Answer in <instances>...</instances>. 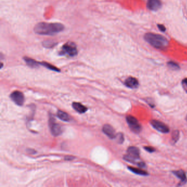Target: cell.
<instances>
[{
  "label": "cell",
  "instance_id": "cell-12",
  "mask_svg": "<svg viewBox=\"0 0 187 187\" xmlns=\"http://www.w3.org/2000/svg\"><path fill=\"white\" fill-rule=\"evenodd\" d=\"M125 86L130 89H137L139 86V82L135 77H129L125 80Z\"/></svg>",
  "mask_w": 187,
  "mask_h": 187
},
{
  "label": "cell",
  "instance_id": "cell-2",
  "mask_svg": "<svg viewBox=\"0 0 187 187\" xmlns=\"http://www.w3.org/2000/svg\"><path fill=\"white\" fill-rule=\"evenodd\" d=\"M144 39L150 45L157 49L163 50L169 46L167 39L159 34L147 33L144 35Z\"/></svg>",
  "mask_w": 187,
  "mask_h": 187
},
{
  "label": "cell",
  "instance_id": "cell-19",
  "mask_svg": "<svg viewBox=\"0 0 187 187\" xmlns=\"http://www.w3.org/2000/svg\"><path fill=\"white\" fill-rule=\"evenodd\" d=\"M167 65L169 66V68L171 69L172 70H177L180 69L179 66L178 65V64L176 63L175 62H169L167 63Z\"/></svg>",
  "mask_w": 187,
  "mask_h": 187
},
{
  "label": "cell",
  "instance_id": "cell-26",
  "mask_svg": "<svg viewBox=\"0 0 187 187\" xmlns=\"http://www.w3.org/2000/svg\"><path fill=\"white\" fill-rule=\"evenodd\" d=\"M186 120H187V116H186Z\"/></svg>",
  "mask_w": 187,
  "mask_h": 187
},
{
  "label": "cell",
  "instance_id": "cell-22",
  "mask_svg": "<svg viewBox=\"0 0 187 187\" xmlns=\"http://www.w3.org/2000/svg\"><path fill=\"white\" fill-rule=\"evenodd\" d=\"M144 149L146 150V151L148 152L149 153H154L156 150L155 149L152 147H144Z\"/></svg>",
  "mask_w": 187,
  "mask_h": 187
},
{
  "label": "cell",
  "instance_id": "cell-11",
  "mask_svg": "<svg viewBox=\"0 0 187 187\" xmlns=\"http://www.w3.org/2000/svg\"><path fill=\"white\" fill-rule=\"evenodd\" d=\"M172 173L177 177L181 179L180 183L178 184V186H182L185 184H186L187 182V176L184 171L183 170H179V171H173Z\"/></svg>",
  "mask_w": 187,
  "mask_h": 187
},
{
  "label": "cell",
  "instance_id": "cell-13",
  "mask_svg": "<svg viewBox=\"0 0 187 187\" xmlns=\"http://www.w3.org/2000/svg\"><path fill=\"white\" fill-rule=\"evenodd\" d=\"M72 106L75 110L80 114H83L87 111V108L82 104H81L80 103L74 102L72 104Z\"/></svg>",
  "mask_w": 187,
  "mask_h": 187
},
{
  "label": "cell",
  "instance_id": "cell-17",
  "mask_svg": "<svg viewBox=\"0 0 187 187\" xmlns=\"http://www.w3.org/2000/svg\"><path fill=\"white\" fill-rule=\"evenodd\" d=\"M179 137V132L178 130L174 131L172 134V137H171V142L172 144H175L178 140Z\"/></svg>",
  "mask_w": 187,
  "mask_h": 187
},
{
  "label": "cell",
  "instance_id": "cell-20",
  "mask_svg": "<svg viewBox=\"0 0 187 187\" xmlns=\"http://www.w3.org/2000/svg\"><path fill=\"white\" fill-rule=\"evenodd\" d=\"M117 142L119 144H122L124 141V137L123 134L121 133L116 134V136L115 137Z\"/></svg>",
  "mask_w": 187,
  "mask_h": 187
},
{
  "label": "cell",
  "instance_id": "cell-16",
  "mask_svg": "<svg viewBox=\"0 0 187 187\" xmlns=\"http://www.w3.org/2000/svg\"><path fill=\"white\" fill-rule=\"evenodd\" d=\"M24 59L27 64L31 68H36L40 64V63L37 62L35 60H32L28 57H25Z\"/></svg>",
  "mask_w": 187,
  "mask_h": 187
},
{
  "label": "cell",
  "instance_id": "cell-10",
  "mask_svg": "<svg viewBox=\"0 0 187 187\" xmlns=\"http://www.w3.org/2000/svg\"><path fill=\"white\" fill-rule=\"evenodd\" d=\"M103 132L111 140L115 139L116 137V134L115 133V131L114 129V128L110 125L106 124L104 125L103 127Z\"/></svg>",
  "mask_w": 187,
  "mask_h": 187
},
{
  "label": "cell",
  "instance_id": "cell-21",
  "mask_svg": "<svg viewBox=\"0 0 187 187\" xmlns=\"http://www.w3.org/2000/svg\"><path fill=\"white\" fill-rule=\"evenodd\" d=\"M182 85L185 92L187 93V78L183 79L182 81Z\"/></svg>",
  "mask_w": 187,
  "mask_h": 187
},
{
  "label": "cell",
  "instance_id": "cell-25",
  "mask_svg": "<svg viewBox=\"0 0 187 187\" xmlns=\"http://www.w3.org/2000/svg\"><path fill=\"white\" fill-rule=\"evenodd\" d=\"M137 165H138V166L140 167H144L146 166V164L144 163L143 162H140V163H137Z\"/></svg>",
  "mask_w": 187,
  "mask_h": 187
},
{
  "label": "cell",
  "instance_id": "cell-6",
  "mask_svg": "<svg viewBox=\"0 0 187 187\" xmlns=\"http://www.w3.org/2000/svg\"><path fill=\"white\" fill-rule=\"evenodd\" d=\"M150 124L156 130L163 134H167L169 131V128L166 124L158 120H153L150 121Z\"/></svg>",
  "mask_w": 187,
  "mask_h": 187
},
{
  "label": "cell",
  "instance_id": "cell-23",
  "mask_svg": "<svg viewBox=\"0 0 187 187\" xmlns=\"http://www.w3.org/2000/svg\"><path fill=\"white\" fill-rule=\"evenodd\" d=\"M147 99V100L146 101L147 103L150 107H152V108H154V107H155V104L154 102L153 101V100L152 99H151V98H150V102H149V101L148 99Z\"/></svg>",
  "mask_w": 187,
  "mask_h": 187
},
{
  "label": "cell",
  "instance_id": "cell-15",
  "mask_svg": "<svg viewBox=\"0 0 187 187\" xmlns=\"http://www.w3.org/2000/svg\"><path fill=\"white\" fill-rule=\"evenodd\" d=\"M128 169L130 171H131V172H133V173L136 174V175L144 176L148 175V172H146V171H144V170H142V169H137V168H135V167L131 166L128 167Z\"/></svg>",
  "mask_w": 187,
  "mask_h": 187
},
{
  "label": "cell",
  "instance_id": "cell-1",
  "mask_svg": "<svg viewBox=\"0 0 187 187\" xmlns=\"http://www.w3.org/2000/svg\"><path fill=\"white\" fill-rule=\"evenodd\" d=\"M64 29V26L60 23H47L42 22L36 25L34 27V31L39 35H53L62 31Z\"/></svg>",
  "mask_w": 187,
  "mask_h": 187
},
{
  "label": "cell",
  "instance_id": "cell-14",
  "mask_svg": "<svg viewBox=\"0 0 187 187\" xmlns=\"http://www.w3.org/2000/svg\"><path fill=\"white\" fill-rule=\"evenodd\" d=\"M57 116L59 119L64 121L68 122L70 121V116L67 113L62 111V110H58L57 112Z\"/></svg>",
  "mask_w": 187,
  "mask_h": 187
},
{
  "label": "cell",
  "instance_id": "cell-5",
  "mask_svg": "<svg viewBox=\"0 0 187 187\" xmlns=\"http://www.w3.org/2000/svg\"><path fill=\"white\" fill-rule=\"evenodd\" d=\"M126 121L131 131L135 134H139L142 130V126L138 120L133 116L128 115L126 117Z\"/></svg>",
  "mask_w": 187,
  "mask_h": 187
},
{
  "label": "cell",
  "instance_id": "cell-4",
  "mask_svg": "<svg viewBox=\"0 0 187 187\" xmlns=\"http://www.w3.org/2000/svg\"><path fill=\"white\" fill-rule=\"evenodd\" d=\"M62 55H68L70 56H74L77 54L76 46L73 42H68L63 46L60 52Z\"/></svg>",
  "mask_w": 187,
  "mask_h": 187
},
{
  "label": "cell",
  "instance_id": "cell-8",
  "mask_svg": "<svg viewBox=\"0 0 187 187\" xmlns=\"http://www.w3.org/2000/svg\"><path fill=\"white\" fill-rule=\"evenodd\" d=\"M11 98L12 101L19 106H22L24 103V96L23 94L18 91L12 92L11 95Z\"/></svg>",
  "mask_w": 187,
  "mask_h": 187
},
{
  "label": "cell",
  "instance_id": "cell-3",
  "mask_svg": "<svg viewBox=\"0 0 187 187\" xmlns=\"http://www.w3.org/2000/svg\"><path fill=\"white\" fill-rule=\"evenodd\" d=\"M140 149L136 147H130L127 149V154L124 156L125 161L130 163H136V161L140 159Z\"/></svg>",
  "mask_w": 187,
  "mask_h": 187
},
{
  "label": "cell",
  "instance_id": "cell-9",
  "mask_svg": "<svg viewBox=\"0 0 187 187\" xmlns=\"http://www.w3.org/2000/svg\"><path fill=\"white\" fill-rule=\"evenodd\" d=\"M162 3L160 0H148L147 7L153 11H156L160 8Z\"/></svg>",
  "mask_w": 187,
  "mask_h": 187
},
{
  "label": "cell",
  "instance_id": "cell-24",
  "mask_svg": "<svg viewBox=\"0 0 187 187\" xmlns=\"http://www.w3.org/2000/svg\"><path fill=\"white\" fill-rule=\"evenodd\" d=\"M158 27H159V29L161 31H163H163H165V30H166L165 27H164L163 25H161V24L158 25Z\"/></svg>",
  "mask_w": 187,
  "mask_h": 187
},
{
  "label": "cell",
  "instance_id": "cell-7",
  "mask_svg": "<svg viewBox=\"0 0 187 187\" xmlns=\"http://www.w3.org/2000/svg\"><path fill=\"white\" fill-rule=\"evenodd\" d=\"M50 127L52 134L54 136H58L62 133V128L60 125L56 122L53 117H51L49 121Z\"/></svg>",
  "mask_w": 187,
  "mask_h": 187
},
{
  "label": "cell",
  "instance_id": "cell-18",
  "mask_svg": "<svg viewBox=\"0 0 187 187\" xmlns=\"http://www.w3.org/2000/svg\"><path fill=\"white\" fill-rule=\"evenodd\" d=\"M40 64H41L42 66H45L46 68L51 70H53V71H57V72H60V70H59L58 69L56 68V67L54 66H52L50 64L47 63L42 62L40 63Z\"/></svg>",
  "mask_w": 187,
  "mask_h": 187
}]
</instances>
